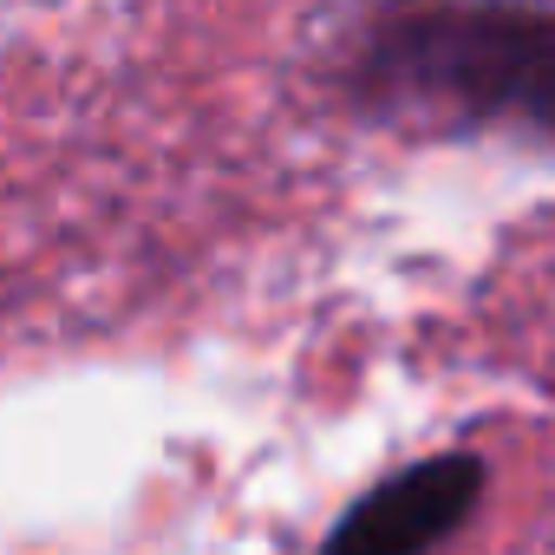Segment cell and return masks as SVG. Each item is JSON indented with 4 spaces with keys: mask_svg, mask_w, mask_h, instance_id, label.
I'll return each mask as SVG.
<instances>
[{
    "mask_svg": "<svg viewBox=\"0 0 555 555\" xmlns=\"http://www.w3.org/2000/svg\"><path fill=\"white\" fill-rule=\"evenodd\" d=\"M327 92L373 131L555 151V0H366Z\"/></svg>",
    "mask_w": 555,
    "mask_h": 555,
    "instance_id": "6da1fadb",
    "label": "cell"
},
{
    "mask_svg": "<svg viewBox=\"0 0 555 555\" xmlns=\"http://www.w3.org/2000/svg\"><path fill=\"white\" fill-rule=\"evenodd\" d=\"M483 483H490V464L477 451L412 457L340 509L321 555H431L470 522V509L483 503Z\"/></svg>",
    "mask_w": 555,
    "mask_h": 555,
    "instance_id": "7a4b0ae2",
    "label": "cell"
}]
</instances>
